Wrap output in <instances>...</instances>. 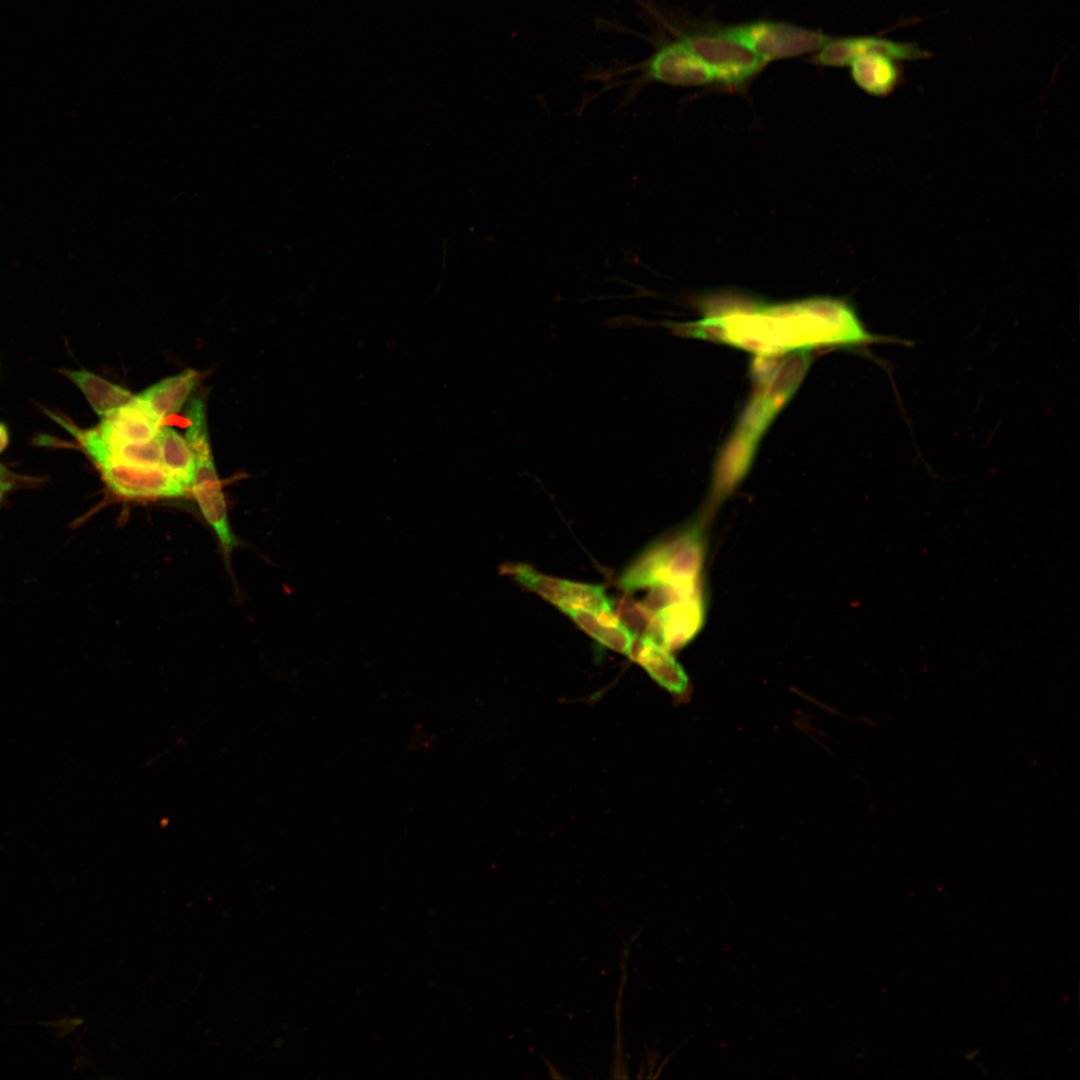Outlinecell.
Returning a JSON list of instances; mask_svg holds the SVG:
<instances>
[{"label": "cell", "instance_id": "8992f818", "mask_svg": "<svg viewBox=\"0 0 1080 1080\" xmlns=\"http://www.w3.org/2000/svg\"><path fill=\"white\" fill-rule=\"evenodd\" d=\"M652 54L628 67L638 73L637 83L662 82L676 86H703L716 83L710 68L681 40L654 26Z\"/></svg>", "mask_w": 1080, "mask_h": 1080}, {"label": "cell", "instance_id": "e0dca14e", "mask_svg": "<svg viewBox=\"0 0 1080 1080\" xmlns=\"http://www.w3.org/2000/svg\"><path fill=\"white\" fill-rule=\"evenodd\" d=\"M61 372L82 391L91 408L102 419L134 398L128 389L88 370H62Z\"/></svg>", "mask_w": 1080, "mask_h": 1080}, {"label": "cell", "instance_id": "8fae6325", "mask_svg": "<svg viewBox=\"0 0 1080 1080\" xmlns=\"http://www.w3.org/2000/svg\"><path fill=\"white\" fill-rule=\"evenodd\" d=\"M162 420L144 403L134 398L96 427L106 448L118 445L141 444L158 438Z\"/></svg>", "mask_w": 1080, "mask_h": 1080}, {"label": "cell", "instance_id": "9c48e42d", "mask_svg": "<svg viewBox=\"0 0 1080 1080\" xmlns=\"http://www.w3.org/2000/svg\"><path fill=\"white\" fill-rule=\"evenodd\" d=\"M107 488L125 500L148 501L185 497L189 489L162 466L107 463L98 467Z\"/></svg>", "mask_w": 1080, "mask_h": 1080}, {"label": "cell", "instance_id": "ac0fdd59", "mask_svg": "<svg viewBox=\"0 0 1080 1080\" xmlns=\"http://www.w3.org/2000/svg\"><path fill=\"white\" fill-rule=\"evenodd\" d=\"M161 465L190 491L195 473V454L185 437L162 425L159 433Z\"/></svg>", "mask_w": 1080, "mask_h": 1080}, {"label": "cell", "instance_id": "52a82bcc", "mask_svg": "<svg viewBox=\"0 0 1080 1080\" xmlns=\"http://www.w3.org/2000/svg\"><path fill=\"white\" fill-rule=\"evenodd\" d=\"M505 570L521 585L537 593L561 611L585 609L598 614L616 615L612 602L601 585L545 575L525 564H510Z\"/></svg>", "mask_w": 1080, "mask_h": 1080}, {"label": "cell", "instance_id": "3957f363", "mask_svg": "<svg viewBox=\"0 0 1080 1080\" xmlns=\"http://www.w3.org/2000/svg\"><path fill=\"white\" fill-rule=\"evenodd\" d=\"M639 4L655 27L681 40L710 68L716 83L726 88L744 89L767 65L721 24L675 14L649 1Z\"/></svg>", "mask_w": 1080, "mask_h": 1080}, {"label": "cell", "instance_id": "2e32d148", "mask_svg": "<svg viewBox=\"0 0 1080 1080\" xmlns=\"http://www.w3.org/2000/svg\"><path fill=\"white\" fill-rule=\"evenodd\" d=\"M562 612L605 647L631 657L636 636L618 616L598 614L585 609H566Z\"/></svg>", "mask_w": 1080, "mask_h": 1080}, {"label": "cell", "instance_id": "d6986e66", "mask_svg": "<svg viewBox=\"0 0 1080 1080\" xmlns=\"http://www.w3.org/2000/svg\"><path fill=\"white\" fill-rule=\"evenodd\" d=\"M11 474L0 465V504L6 493L12 488Z\"/></svg>", "mask_w": 1080, "mask_h": 1080}, {"label": "cell", "instance_id": "5bb4252c", "mask_svg": "<svg viewBox=\"0 0 1080 1080\" xmlns=\"http://www.w3.org/2000/svg\"><path fill=\"white\" fill-rule=\"evenodd\" d=\"M849 66L855 84L875 97L890 95L903 82L901 62L883 54L861 56Z\"/></svg>", "mask_w": 1080, "mask_h": 1080}, {"label": "cell", "instance_id": "5b68a950", "mask_svg": "<svg viewBox=\"0 0 1080 1080\" xmlns=\"http://www.w3.org/2000/svg\"><path fill=\"white\" fill-rule=\"evenodd\" d=\"M723 28L767 64L814 53L831 38L819 30L771 19L723 25Z\"/></svg>", "mask_w": 1080, "mask_h": 1080}, {"label": "cell", "instance_id": "277c9868", "mask_svg": "<svg viewBox=\"0 0 1080 1080\" xmlns=\"http://www.w3.org/2000/svg\"><path fill=\"white\" fill-rule=\"evenodd\" d=\"M698 536L688 531L648 550L624 573L621 585L628 591L651 588L650 602L657 605L696 594L702 553Z\"/></svg>", "mask_w": 1080, "mask_h": 1080}, {"label": "cell", "instance_id": "7c38bea8", "mask_svg": "<svg viewBox=\"0 0 1080 1080\" xmlns=\"http://www.w3.org/2000/svg\"><path fill=\"white\" fill-rule=\"evenodd\" d=\"M704 606L701 597L694 594L668 602L651 613L652 627L667 649L685 645L701 628Z\"/></svg>", "mask_w": 1080, "mask_h": 1080}, {"label": "cell", "instance_id": "ba28073f", "mask_svg": "<svg viewBox=\"0 0 1080 1080\" xmlns=\"http://www.w3.org/2000/svg\"><path fill=\"white\" fill-rule=\"evenodd\" d=\"M190 492L200 513L217 538L228 569L239 540L231 528L225 495L217 473L212 450L195 453V473Z\"/></svg>", "mask_w": 1080, "mask_h": 1080}, {"label": "cell", "instance_id": "4fadbf2b", "mask_svg": "<svg viewBox=\"0 0 1080 1080\" xmlns=\"http://www.w3.org/2000/svg\"><path fill=\"white\" fill-rule=\"evenodd\" d=\"M630 658L669 692L681 695L687 690L688 679L683 669L653 634L645 633L636 638Z\"/></svg>", "mask_w": 1080, "mask_h": 1080}, {"label": "cell", "instance_id": "6da1fadb", "mask_svg": "<svg viewBox=\"0 0 1080 1080\" xmlns=\"http://www.w3.org/2000/svg\"><path fill=\"white\" fill-rule=\"evenodd\" d=\"M674 329L693 337H710L761 356L826 345L860 348L873 343L910 344L869 332L853 304L824 297L709 315Z\"/></svg>", "mask_w": 1080, "mask_h": 1080}, {"label": "cell", "instance_id": "9a60e30c", "mask_svg": "<svg viewBox=\"0 0 1080 1080\" xmlns=\"http://www.w3.org/2000/svg\"><path fill=\"white\" fill-rule=\"evenodd\" d=\"M198 379L199 374L195 370L186 369L161 379L135 396L163 420L181 410Z\"/></svg>", "mask_w": 1080, "mask_h": 1080}, {"label": "cell", "instance_id": "ffe728a7", "mask_svg": "<svg viewBox=\"0 0 1080 1080\" xmlns=\"http://www.w3.org/2000/svg\"><path fill=\"white\" fill-rule=\"evenodd\" d=\"M8 440L9 436L7 428L4 424L0 423V453L6 448Z\"/></svg>", "mask_w": 1080, "mask_h": 1080}, {"label": "cell", "instance_id": "30bf717a", "mask_svg": "<svg viewBox=\"0 0 1080 1080\" xmlns=\"http://www.w3.org/2000/svg\"><path fill=\"white\" fill-rule=\"evenodd\" d=\"M872 53L883 54L899 62L919 61L932 56L914 42L894 41L875 35L832 36L808 61L823 67H845L855 59Z\"/></svg>", "mask_w": 1080, "mask_h": 1080}, {"label": "cell", "instance_id": "7a4b0ae2", "mask_svg": "<svg viewBox=\"0 0 1080 1080\" xmlns=\"http://www.w3.org/2000/svg\"><path fill=\"white\" fill-rule=\"evenodd\" d=\"M809 361L806 351L790 353L750 402L717 462L714 496L724 497L741 482L762 435L797 390Z\"/></svg>", "mask_w": 1080, "mask_h": 1080}]
</instances>
